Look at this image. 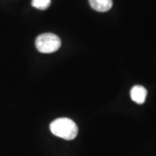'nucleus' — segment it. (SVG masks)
<instances>
[{
	"mask_svg": "<svg viewBox=\"0 0 156 156\" xmlns=\"http://www.w3.org/2000/svg\"><path fill=\"white\" fill-rule=\"evenodd\" d=\"M50 129L51 133L62 139L71 140L78 134L76 124L69 118H58L50 123Z\"/></svg>",
	"mask_w": 156,
	"mask_h": 156,
	"instance_id": "1",
	"label": "nucleus"
},
{
	"mask_svg": "<svg viewBox=\"0 0 156 156\" xmlns=\"http://www.w3.org/2000/svg\"><path fill=\"white\" fill-rule=\"evenodd\" d=\"M61 46L60 38L53 33H44L39 35L36 39V47L41 53H53L59 50Z\"/></svg>",
	"mask_w": 156,
	"mask_h": 156,
	"instance_id": "2",
	"label": "nucleus"
},
{
	"mask_svg": "<svg viewBox=\"0 0 156 156\" xmlns=\"http://www.w3.org/2000/svg\"><path fill=\"white\" fill-rule=\"evenodd\" d=\"M147 95V89L140 85H135L130 90L131 99L138 104H142L145 102Z\"/></svg>",
	"mask_w": 156,
	"mask_h": 156,
	"instance_id": "3",
	"label": "nucleus"
},
{
	"mask_svg": "<svg viewBox=\"0 0 156 156\" xmlns=\"http://www.w3.org/2000/svg\"><path fill=\"white\" fill-rule=\"evenodd\" d=\"M89 3L95 11L99 12L109 11L113 5L112 0H89Z\"/></svg>",
	"mask_w": 156,
	"mask_h": 156,
	"instance_id": "4",
	"label": "nucleus"
},
{
	"mask_svg": "<svg viewBox=\"0 0 156 156\" xmlns=\"http://www.w3.org/2000/svg\"><path fill=\"white\" fill-rule=\"evenodd\" d=\"M51 0H32V6L38 10H46L50 5Z\"/></svg>",
	"mask_w": 156,
	"mask_h": 156,
	"instance_id": "5",
	"label": "nucleus"
}]
</instances>
